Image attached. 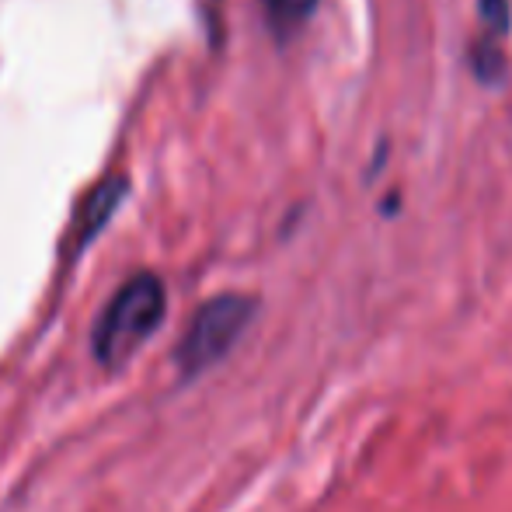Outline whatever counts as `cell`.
<instances>
[{"mask_svg": "<svg viewBox=\"0 0 512 512\" xmlns=\"http://www.w3.org/2000/svg\"><path fill=\"white\" fill-rule=\"evenodd\" d=\"M122 196H126V178L122 175L105 178V182H98L95 189H91V196L84 199V206H81V216H77V227H81L77 244H81V248L105 227L108 216L115 213V206L122 203Z\"/></svg>", "mask_w": 512, "mask_h": 512, "instance_id": "3", "label": "cell"}, {"mask_svg": "<svg viewBox=\"0 0 512 512\" xmlns=\"http://www.w3.org/2000/svg\"><path fill=\"white\" fill-rule=\"evenodd\" d=\"M262 7L276 28H297L300 21L310 18L317 0H262Z\"/></svg>", "mask_w": 512, "mask_h": 512, "instance_id": "4", "label": "cell"}, {"mask_svg": "<svg viewBox=\"0 0 512 512\" xmlns=\"http://www.w3.org/2000/svg\"><path fill=\"white\" fill-rule=\"evenodd\" d=\"M251 317H255V300L244 293H220V297L206 300L203 307L192 314L189 328H185L182 342L175 349V366L185 380L203 377L216 363L230 356L241 335L248 331Z\"/></svg>", "mask_w": 512, "mask_h": 512, "instance_id": "2", "label": "cell"}, {"mask_svg": "<svg viewBox=\"0 0 512 512\" xmlns=\"http://www.w3.org/2000/svg\"><path fill=\"white\" fill-rule=\"evenodd\" d=\"M164 310H168V293L154 272L126 279L98 314L95 331H91V352H95L98 366L122 370L161 328Z\"/></svg>", "mask_w": 512, "mask_h": 512, "instance_id": "1", "label": "cell"}, {"mask_svg": "<svg viewBox=\"0 0 512 512\" xmlns=\"http://www.w3.org/2000/svg\"><path fill=\"white\" fill-rule=\"evenodd\" d=\"M478 11H481V21L492 35H506L509 25H512V7L509 0H478Z\"/></svg>", "mask_w": 512, "mask_h": 512, "instance_id": "5", "label": "cell"}]
</instances>
